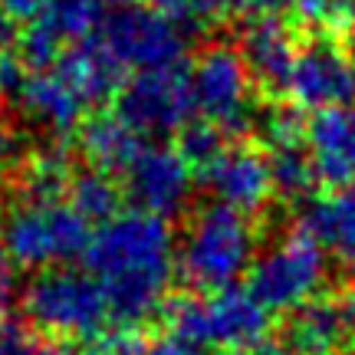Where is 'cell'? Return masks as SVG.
Here are the masks:
<instances>
[{
	"mask_svg": "<svg viewBox=\"0 0 355 355\" xmlns=\"http://www.w3.org/2000/svg\"><path fill=\"white\" fill-rule=\"evenodd\" d=\"M345 313H349V322L355 326V286H352V293H349V300H345Z\"/></svg>",
	"mask_w": 355,
	"mask_h": 355,
	"instance_id": "obj_31",
	"label": "cell"
},
{
	"mask_svg": "<svg viewBox=\"0 0 355 355\" xmlns=\"http://www.w3.org/2000/svg\"><path fill=\"white\" fill-rule=\"evenodd\" d=\"M198 184L211 191L217 204H227L247 217L263 211L266 201L277 194L263 148L243 141H227L214 162L198 171Z\"/></svg>",
	"mask_w": 355,
	"mask_h": 355,
	"instance_id": "obj_14",
	"label": "cell"
},
{
	"mask_svg": "<svg viewBox=\"0 0 355 355\" xmlns=\"http://www.w3.org/2000/svg\"><path fill=\"white\" fill-rule=\"evenodd\" d=\"M300 17L329 37H339L355 24V0H300Z\"/></svg>",
	"mask_w": 355,
	"mask_h": 355,
	"instance_id": "obj_21",
	"label": "cell"
},
{
	"mask_svg": "<svg viewBox=\"0 0 355 355\" xmlns=\"http://www.w3.org/2000/svg\"><path fill=\"white\" fill-rule=\"evenodd\" d=\"M279 99H286V105L296 112L309 115L349 105L355 99V63L349 56V46L326 33L300 40V50Z\"/></svg>",
	"mask_w": 355,
	"mask_h": 355,
	"instance_id": "obj_11",
	"label": "cell"
},
{
	"mask_svg": "<svg viewBox=\"0 0 355 355\" xmlns=\"http://www.w3.org/2000/svg\"><path fill=\"white\" fill-rule=\"evenodd\" d=\"M349 313L345 306L329 300H313L303 309H296L286 326V345L296 355H339L349 339Z\"/></svg>",
	"mask_w": 355,
	"mask_h": 355,
	"instance_id": "obj_18",
	"label": "cell"
},
{
	"mask_svg": "<svg viewBox=\"0 0 355 355\" xmlns=\"http://www.w3.org/2000/svg\"><path fill=\"white\" fill-rule=\"evenodd\" d=\"M92 355H148V349H145V343L135 332L122 329V332H112V336H99Z\"/></svg>",
	"mask_w": 355,
	"mask_h": 355,
	"instance_id": "obj_25",
	"label": "cell"
},
{
	"mask_svg": "<svg viewBox=\"0 0 355 355\" xmlns=\"http://www.w3.org/2000/svg\"><path fill=\"white\" fill-rule=\"evenodd\" d=\"M26 316L60 339H99L112 322V309L89 270H43L24 293Z\"/></svg>",
	"mask_w": 355,
	"mask_h": 355,
	"instance_id": "obj_6",
	"label": "cell"
},
{
	"mask_svg": "<svg viewBox=\"0 0 355 355\" xmlns=\"http://www.w3.org/2000/svg\"><path fill=\"white\" fill-rule=\"evenodd\" d=\"M83 257L119 326H139L162 309L178 266L168 220L135 207L119 211L112 220L92 230Z\"/></svg>",
	"mask_w": 355,
	"mask_h": 355,
	"instance_id": "obj_1",
	"label": "cell"
},
{
	"mask_svg": "<svg viewBox=\"0 0 355 355\" xmlns=\"http://www.w3.org/2000/svg\"><path fill=\"white\" fill-rule=\"evenodd\" d=\"M148 355H207V352H201V349H194V345H188V343H181L175 336H168V339H162L158 345H152Z\"/></svg>",
	"mask_w": 355,
	"mask_h": 355,
	"instance_id": "obj_27",
	"label": "cell"
},
{
	"mask_svg": "<svg viewBox=\"0 0 355 355\" xmlns=\"http://www.w3.org/2000/svg\"><path fill=\"white\" fill-rule=\"evenodd\" d=\"M171 336L201 352H243L263 343L270 313L257 303L250 290H217L194 300H181L171 309Z\"/></svg>",
	"mask_w": 355,
	"mask_h": 355,
	"instance_id": "obj_5",
	"label": "cell"
},
{
	"mask_svg": "<svg viewBox=\"0 0 355 355\" xmlns=\"http://www.w3.org/2000/svg\"><path fill=\"white\" fill-rule=\"evenodd\" d=\"M92 224L79 214L66 194H30L10 204L0 217V250L10 266L56 270L86 254Z\"/></svg>",
	"mask_w": 355,
	"mask_h": 355,
	"instance_id": "obj_3",
	"label": "cell"
},
{
	"mask_svg": "<svg viewBox=\"0 0 355 355\" xmlns=\"http://www.w3.org/2000/svg\"><path fill=\"white\" fill-rule=\"evenodd\" d=\"M326 277V250L303 227H296L254 260L247 290L266 313H296L319 300Z\"/></svg>",
	"mask_w": 355,
	"mask_h": 355,
	"instance_id": "obj_7",
	"label": "cell"
},
{
	"mask_svg": "<svg viewBox=\"0 0 355 355\" xmlns=\"http://www.w3.org/2000/svg\"><path fill=\"white\" fill-rule=\"evenodd\" d=\"M99 50L112 60L122 76L181 66L188 53V30L175 17L148 7H115L105 13L99 33Z\"/></svg>",
	"mask_w": 355,
	"mask_h": 355,
	"instance_id": "obj_8",
	"label": "cell"
},
{
	"mask_svg": "<svg viewBox=\"0 0 355 355\" xmlns=\"http://www.w3.org/2000/svg\"><path fill=\"white\" fill-rule=\"evenodd\" d=\"M306 145L313 155L316 178L326 188H343L355 181V102L309 115Z\"/></svg>",
	"mask_w": 355,
	"mask_h": 355,
	"instance_id": "obj_15",
	"label": "cell"
},
{
	"mask_svg": "<svg viewBox=\"0 0 355 355\" xmlns=\"http://www.w3.org/2000/svg\"><path fill=\"white\" fill-rule=\"evenodd\" d=\"M105 0H46L37 20L20 33L17 56L26 69H43L56 63L66 50L86 43L99 33L105 20Z\"/></svg>",
	"mask_w": 355,
	"mask_h": 355,
	"instance_id": "obj_13",
	"label": "cell"
},
{
	"mask_svg": "<svg viewBox=\"0 0 355 355\" xmlns=\"http://www.w3.org/2000/svg\"><path fill=\"white\" fill-rule=\"evenodd\" d=\"M79 145H83L89 165L115 178L132 162V155L145 145V139H139L115 112H92L79 128Z\"/></svg>",
	"mask_w": 355,
	"mask_h": 355,
	"instance_id": "obj_19",
	"label": "cell"
},
{
	"mask_svg": "<svg viewBox=\"0 0 355 355\" xmlns=\"http://www.w3.org/2000/svg\"><path fill=\"white\" fill-rule=\"evenodd\" d=\"M10 296H13V270H10V260L0 250V309L10 303Z\"/></svg>",
	"mask_w": 355,
	"mask_h": 355,
	"instance_id": "obj_28",
	"label": "cell"
},
{
	"mask_svg": "<svg viewBox=\"0 0 355 355\" xmlns=\"http://www.w3.org/2000/svg\"><path fill=\"white\" fill-rule=\"evenodd\" d=\"M66 198L73 201V207L86 217L89 224H105L122 211L119 207L122 204L119 178H112L109 171H99V168H89V171H79V175L69 178Z\"/></svg>",
	"mask_w": 355,
	"mask_h": 355,
	"instance_id": "obj_20",
	"label": "cell"
},
{
	"mask_svg": "<svg viewBox=\"0 0 355 355\" xmlns=\"http://www.w3.org/2000/svg\"><path fill=\"white\" fill-rule=\"evenodd\" d=\"M122 83L125 76L119 73V66L99 50L96 40H86L43 69L24 66L10 92L30 122L63 139L79 132L92 109L112 99Z\"/></svg>",
	"mask_w": 355,
	"mask_h": 355,
	"instance_id": "obj_2",
	"label": "cell"
},
{
	"mask_svg": "<svg viewBox=\"0 0 355 355\" xmlns=\"http://www.w3.org/2000/svg\"><path fill=\"white\" fill-rule=\"evenodd\" d=\"M0 50H3V46H0Z\"/></svg>",
	"mask_w": 355,
	"mask_h": 355,
	"instance_id": "obj_33",
	"label": "cell"
},
{
	"mask_svg": "<svg viewBox=\"0 0 355 355\" xmlns=\"http://www.w3.org/2000/svg\"><path fill=\"white\" fill-rule=\"evenodd\" d=\"M349 56H352V63H355V37L349 40Z\"/></svg>",
	"mask_w": 355,
	"mask_h": 355,
	"instance_id": "obj_32",
	"label": "cell"
},
{
	"mask_svg": "<svg viewBox=\"0 0 355 355\" xmlns=\"http://www.w3.org/2000/svg\"><path fill=\"white\" fill-rule=\"evenodd\" d=\"M191 86H194V105L198 119L224 132L227 139H237L243 128L254 122V76L243 63L241 50L230 46H211L191 66Z\"/></svg>",
	"mask_w": 355,
	"mask_h": 355,
	"instance_id": "obj_10",
	"label": "cell"
},
{
	"mask_svg": "<svg viewBox=\"0 0 355 355\" xmlns=\"http://www.w3.org/2000/svg\"><path fill=\"white\" fill-rule=\"evenodd\" d=\"M46 0H0V24L3 26H26L30 20H37V13L43 10Z\"/></svg>",
	"mask_w": 355,
	"mask_h": 355,
	"instance_id": "obj_26",
	"label": "cell"
},
{
	"mask_svg": "<svg viewBox=\"0 0 355 355\" xmlns=\"http://www.w3.org/2000/svg\"><path fill=\"white\" fill-rule=\"evenodd\" d=\"M217 17H250V20H263V17H279L286 10H300V0H211Z\"/></svg>",
	"mask_w": 355,
	"mask_h": 355,
	"instance_id": "obj_24",
	"label": "cell"
},
{
	"mask_svg": "<svg viewBox=\"0 0 355 355\" xmlns=\"http://www.w3.org/2000/svg\"><path fill=\"white\" fill-rule=\"evenodd\" d=\"M194 181L198 178L184 162V155L168 141H145L132 155V162L119 171L122 194L132 201V207L165 220L184 211Z\"/></svg>",
	"mask_w": 355,
	"mask_h": 355,
	"instance_id": "obj_12",
	"label": "cell"
},
{
	"mask_svg": "<svg viewBox=\"0 0 355 355\" xmlns=\"http://www.w3.org/2000/svg\"><path fill=\"white\" fill-rule=\"evenodd\" d=\"M0 355H83L56 339H30L10 322H0Z\"/></svg>",
	"mask_w": 355,
	"mask_h": 355,
	"instance_id": "obj_22",
	"label": "cell"
},
{
	"mask_svg": "<svg viewBox=\"0 0 355 355\" xmlns=\"http://www.w3.org/2000/svg\"><path fill=\"white\" fill-rule=\"evenodd\" d=\"M241 43V56L254 83L270 96H279L300 50L296 33L279 17H263V20H250Z\"/></svg>",
	"mask_w": 355,
	"mask_h": 355,
	"instance_id": "obj_16",
	"label": "cell"
},
{
	"mask_svg": "<svg viewBox=\"0 0 355 355\" xmlns=\"http://www.w3.org/2000/svg\"><path fill=\"white\" fill-rule=\"evenodd\" d=\"M254 247L257 234L250 217L214 201L188 220L178 247V270L201 293L230 290L254 266Z\"/></svg>",
	"mask_w": 355,
	"mask_h": 355,
	"instance_id": "obj_4",
	"label": "cell"
},
{
	"mask_svg": "<svg viewBox=\"0 0 355 355\" xmlns=\"http://www.w3.org/2000/svg\"><path fill=\"white\" fill-rule=\"evenodd\" d=\"M7 158V128H3V99H0V168Z\"/></svg>",
	"mask_w": 355,
	"mask_h": 355,
	"instance_id": "obj_30",
	"label": "cell"
},
{
	"mask_svg": "<svg viewBox=\"0 0 355 355\" xmlns=\"http://www.w3.org/2000/svg\"><path fill=\"white\" fill-rule=\"evenodd\" d=\"M112 112L145 141L181 135L198 119L191 69L181 63L128 76L122 89L115 92Z\"/></svg>",
	"mask_w": 355,
	"mask_h": 355,
	"instance_id": "obj_9",
	"label": "cell"
},
{
	"mask_svg": "<svg viewBox=\"0 0 355 355\" xmlns=\"http://www.w3.org/2000/svg\"><path fill=\"white\" fill-rule=\"evenodd\" d=\"M115 7H148V10L168 13L178 24H207L211 17H217L211 0H115Z\"/></svg>",
	"mask_w": 355,
	"mask_h": 355,
	"instance_id": "obj_23",
	"label": "cell"
},
{
	"mask_svg": "<svg viewBox=\"0 0 355 355\" xmlns=\"http://www.w3.org/2000/svg\"><path fill=\"white\" fill-rule=\"evenodd\" d=\"M300 227L326 250L345 263H355V181L329 188L322 198L306 204Z\"/></svg>",
	"mask_w": 355,
	"mask_h": 355,
	"instance_id": "obj_17",
	"label": "cell"
},
{
	"mask_svg": "<svg viewBox=\"0 0 355 355\" xmlns=\"http://www.w3.org/2000/svg\"><path fill=\"white\" fill-rule=\"evenodd\" d=\"M241 355H296L286 343H257L254 349H243Z\"/></svg>",
	"mask_w": 355,
	"mask_h": 355,
	"instance_id": "obj_29",
	"label": "cell"
}]
</instances>
